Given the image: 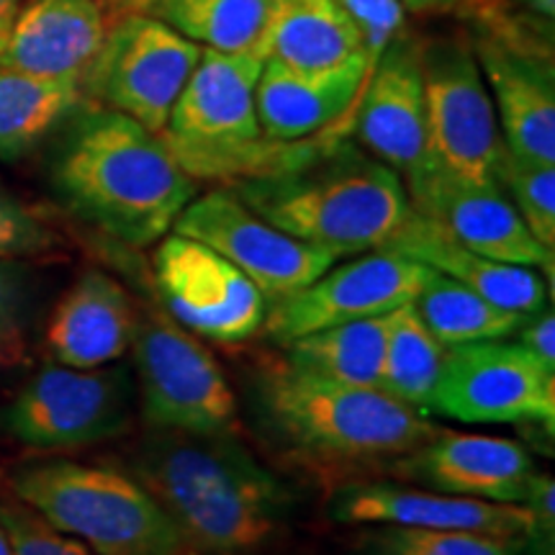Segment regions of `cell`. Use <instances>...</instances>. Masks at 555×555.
Here are the masks:
<instances>
[{
    "label": "cell",
    "instance_id": "7c38bea8",
    "mask_svg": "<svg viewBox=\"0 0 555 555\" xmlns=\"http://www.w3.org/2000/svg\"><path fill=\"white\" fill-rule=\"evenodd\" d=\"M433 416L463 425H538L553 435L555 373L515 339L448 347Z\"/></svg>",
    "mask_w": 555,
    "mask_h": 555
},
{
    "label": "cell",
    "instance_id": "44dd1931",
    "mask_svg": "<svg viewBox=\"0 0 555 555\" xmlns=\"http://www.w3.org/2000/svg\"><path fill=\"white\" fill-rule=\"evenodd\" d=\"M101 0H34L18 11L0 65L39 80L80 86L108 34Z\"/></svg>",
    "mask_w": 555,
    "mask_h": 555
},
{
    "label": "cell",
    "instance_id": "484cf974",
    "mask_svg": "<svg viewBox=\"0 0 555 555\" xmlns=\"http://www.w3.org/2000/svg\"><path fill=\"white\" fill-rule=\"evenodd\" d=\"M275 0H124V11L155 16L201 50L242 52L258 47Z\"/></svg>",
    "mask_w": 555,
    "mask_h": 555
},
{
    "label": "cell",
    "instance_id": "9c48e42d",
    "mask_svg": "<svg viewBox=\"0 0 555 555\" xmlns=\"http://www.w3.org/2000/svg\"><path fill=\"white\" fill-rule=\"evenodd\" d=\"M422 78L433 165L499 189L506 144L474 44L461 37L422 41Z\"/></svg>",
    "mask_w": 555,
    "mask_h": 555
},
{
    "label": "cell",
    "instance_id": "74e56055",
    "mask_svg": "<svg viewBox=\"0 0 555 555\" xmlns=\"http://www.w3.org/2000/svg\"><path fill=\"white\" fill-rule=\"evenodd\" d=\"M409 13L416 16H433V13H457L463 11V0H401Z\"/></svg>",
    "mask_w": 555,
    "mask_h": 555
},
{
    "label": "cell",
    "instance_id": "e0dca14e",
    "mask_svg": "<svg viewBox=\"0 0 555 555\" xmlns=\"http://www.w3.org/2000/svg\"><path fill=\"white\" fill-rule=\"evenodd\" d=\"M409 198L450 237L491 260L527 266L553 281L555 255L540 245L502 189L455 178L437 165L409 185Z\"/></svg>",
    "mask_w": 555,
    "mask_h": 555
},
{
    "label": "cell",
    "instance_id": "d6986e66",
    "mask_svg": "<svg viewBox=\"0 0 555 555\" xmlns=\"http://www.w3.org/2000/svg\"><path fill=\"white\" fill-rule=\"evenodd\" d=\"M371 69L365 52L322 69L266 60L255 88L262 134L273 142H304L319 134L350 137L352 111Z\"/></svg>",
    "mask_w": 555,
    "mask_h": 555
},
{
    "label": "cell",
    "instance_id": "ffe728a7",
    "mask_svg": "<svg viewBox=\"0 0 555 555\" xmlns=\"http://www.w3.org/2000/svg\"><path fill=\"white\" fill-rule=\"evenodd\" d=\"M470 44L506 150L530 163L555 165L553 60L517 50L483 29L474 34Z\"/></svg>",
    "mask_w": 555,
    "mask_h": 555
},
{
    "label": "cell",
    "instance_id": "f1b7e54d",
    "mask_svg": "<svg viewBox=\"0 0 555 555\" xmlns=\"http://www.w3.org/2000/svg\"><path fill=\"white\" fill-rule=\"evenodd\" d=\"M412 304L427 330L446 347L512 339L530 317L496 307L435 270Z\"/></svg>",
    "mask_w": 555,
    "mask_h": 555
},
{
    "label": "cell",
    "instance_id": "6da1fadb",
    "mask_svg": "<svg viewBox=\"0 0 555 555\" xmlns=\"http://www.w3.org/2000/svg\"><path fill=\"white\" fill-rule=\"evenodd\" d=\"M131 476L163 506L193 553L249 555L286 530L296 496L227 433L150 429Z\"/></svg>",
    "mask_w": 555,
    "mask_h": 555
},
{
    "label": "cell",
    "instance_id": "f546056e",
    "mask_svg": "<svg viewBox=\"0 0 555 555\" xmlns=\"http://www.w3.org/2000/svg\"><path fill=\"white\" fill-rule=\"evenodd\" d=\"M532 538L481 532L425 530V527L371 525L358 538V555H522Z\"/></svg>",
    "mask_w": 555,
    "mask_h": 555
},
{
    "label": "cell",
    "instance_id": "1f68e13d",
    "mask_svg": "<svg viewBox=\"0 0 555 555\" xmlns=\"http://www.w3.org/2000/svg\"><path fill=\"white\" fill-rule=\"evenodd\" d=\"M0 527L5 530L13 555H95L86 543L52 527L21 499L0 502Z\"/></svg>",
    "mask_w": 555,
    "mask_h": 555
},
{
    "label": "cell",
    "instance_id": "cb8c5ba5",
    "mask_svg": "<svg viewBox=\"0 0 555 555\" xmlns=\"http://www.w3.org/2000/svg\"><path fill=\"white\" fill-rule=\"evenodd\" d=\"M258 47L266 60L298 69L335 67L363 52L339 0H275Z\"/></svg>",
    "mask_w": 555,
    "mask_h": 555
},
{
    "label": "cell",
    "instance_id": "60d3db41",
    "mask_svg": "<svg viewBox=\"0 0 555 555\" xmlns=\"http://www.w3.org/2000/svg\"><path fill=\"white\" fill-rule=\"evenodd\" d=\"M0 555H13L11 543H9V538H5L3 527H0Z\"/></svg>",
    "mask_w": 555,
    "mask_h": 555
},
{
    "label": "cell",
    "instance_id": "83f0119b",
    "mask_svg": "<svg viewBox=\"0 0 555 555\" xmlns=\"http://www.w3.org/2000/svg\"><path fill=\"white\" fill-rule=\"evenodd\" d=\"M80 101V86L39 80L0 65V159H16L37 147Z\"/></svg>",
    "mask_w": 555,
    "mask_h": 555
},
{
    "label": "cell",
    "instance_id": "836d02e7",
    "mask_svg": "<svg viewBox=\"0 0 555 555\" xmlns=\"http://www.w3.org/2000/svg\"><path fill=\"white\" fill-rule=\"evenodd\" d=\"M57 240L21 201L0 189V258H41L50 255Z\"/></svg>",
    "mask_w": 555,
    "mask_h": 555
},
{
    "label": "cell",
    "instance_id": "e575fe53",
    "mask_svg": "<svg viewBox=\"0 0 555 555\" xmlns=\"http://www.w3.org/2000/svg\"><path fill=\"white\" fill-rule=\"evenodd\" d=\"M26 270L0 258V365H13L26 350Z\"/></svg>",
    "mask_w": 555,
    "mask_h": 555
},
{
    "label": "cell",
    "instance_id": "5bb4252c",
    "mask_svg": "<svg viewBox=\"0 0 555 555\" xmlns=\"http://www.w3.org/2000/svg\"><path fill=\"white\" fill-rule=\"evenodd\" d=\"M170 232L204 242L262 291L268 301L307 286L337 262L330 253L291 237L255 214L227 185L196 196Z\"/></svg>",
    "mask_w": 555,
    "mask_h": 555
},
{
    "label": "cell",
    "instance_id": "603a6c76",
    "mask_svg": "<svg viewBox=\"0 0 555 555\" xmlns=\"http://www.w3.org/2000/svg\"><path fill=\"white\" fill-rule=\"evenodd\" d=\"M384 249L422 262L435 273L453 278L486 301L519 314H535L545 309L551 298V288L545 286L540 270L478 255L416 208L404 229Z\"/></svg>",
    "mask_w": 555,
    "mask_h": 555
},
{
    "label": "cell",
    "instance_id": "ab89813d",
    "mask_svg": "<svg viewBox=\"0 0 555 555\" xmlns=\"http://www.w3.org/2000/svg\"><path fill=\"white\" fill-rule=\"evenodd\" d=\"M522 555H553V543H547V540L532 538L530 545H527V551Z\"/></svg>",
    "mask_w": 555,
    "mask_h": 555
},
{
    "label": "cell",
    "instance_id": "d590c367",
    "mask_svg": "<svg viewBox=\"0 0 555 555\" xmlns=\"http://www.w3.org/2000/svg\"><path fill=\"white\" fill-rule=\"evenodd\" d=\"M522 347L525 352H530L545 371L555 373V317L553 309H540L535 314L525 319L522 327L517 330V335L512 337Z\"/></svg>",
    "mask_w": 555,
    "mask_h": 555
},
{
    "label": "cell",
    "instance_id": "9a60e30c",
    "mask_svg": "<svg viewBox=\"0 0 555 555\" xmlns=\"http://www.w3.org/2000/svg\"><path fill=\"white\" fill-rule=\"evenodd\" d=\"M350 139L397 170L404 185L425 176L433 157L427 142L422 41L404 34L386 47L360 90Z\"/></svg>",
    "mask_w": 555,
    "mask_h": 555
},
{
    "label": "cell",
    "instance_id": "ac0fdd59",
    "mask_svg": "<svg viewBox=\"0 0 555 555\" xmlns=\"http://www.w3.org/2000/svg\"><path fill=\"white\" fill-rule=\"evenodd\" d=\"M330 515L339 525H397L502 538H535V519L525 504L453 496L412 483L367 481L343 486L330 499Z\"/></svg>",
    "mask_w": 555,
    "mask_h": 555
},
{
    "label": "cell",
    "instance_id": "5b68a950",
    "mask_svg": "<svg viewBox=\"0 0 555 555\" xmlns=\"http://www.w3.org/2000/svg\"><path fill=\"white\" fill-rule=\"evenodd\" d=\"M258 406L283 442L327 461L399 457L440 433L429 416L416 414L380 388L309 376L286 360L260 373Z\"/></svg>",
    "mask_w": 555,
    "mask_h": 555
},
{
    "label": "cell",
    "instance_id": "3957f363",
    "mask_svg": "<svg viewBox=\"0 0 555 555\" xmlns=\"http://www.w3.org/2000/svg\"><path fill=\"white\" fill-rule=\"evenodd\" d=\"M52 176L80 219L131 249L155 247L198 196V183L165 139L111 108L90 111L75 124Z\"/></svg>",
    "mask_w": 555,
    "mask_h": 555
},
{
    "label": "cell",
    "instance_id": "ba28073f",
    "mask_svg": "<svg viewBox=\"0 0 555 555\" xmlns=\"http://www.w3.org/2000/svg\"><path fill=\"white\" fill-rule=\"evenodd\" d=\"M137 386L129 367L44 365L5 406L13 440L34 450H80L127 433Z\"/></svg>",
    "mask_w": 555,
    "mask_h": 555
},
{
    "label": "cell",
    "instance_id": "f35d334b",
    "mask_svg": "<svg viewBox=\"0 0 555 555\" xmlns=\"http://www.w3.org/2000/svg\"><path fill=\"white\" fill-rule=\"evenodd\" d=\"M21 11V0H0V50L5 47V41L11 37L13 24Z\"/></svg>",
    "mask_w": 555,
    "mask_h": 555
},
{
    "label": "cell",
    "instance_id": "8992f818",
    "mask_svg": "<svg viewBox=\"0 0 555 555\" xmlns=\"http://www.w3.org/2000/svg\"><path fill=\"white\" fill-rule=\"evenodd\" d=\"M11 489L95 555H193L176 522L131 474L57 461L18 470Z\"/></svg>",
    "mask_w": 555,
    "mask_h": 555
},
{
    "label": "cell",
    "instance_id": "8fae6325",
    "mask_svg": "<svg viewBox=\"0 0 555 555\" xmlns=\"http://www.w3.org/2000/svg\"><path fill=\"white\" fill-rule=\"evenodd\" d=\"M150 273L163 307L198 339L240 345L262 332L268 298L204 242L168 232L155 245Z\"/></svg>",
    "mask_w": 555,
    "mask_h": 555
},
{
    "label": "cell",
    "instance_id": "4fadbf2b",
    "mask_svg": "<svg viewBox=\"0 0 555 555\" xmlns=\"http://www.w3.org/2000/svg\"><path fill=\"white\" fill-rule=\"evenodd\" d=\"M433 270L404 255L373 249L347 262H332L307 286L268 301L262 332L286 347L311 332L388 314L412 304Z\"/></svg>",
    "mask_w": 555,
    "mask_h": 555
},
{
    "label": "cell",
    "instance_id": "d4e9b609",
    "mask_svg": "<svg viewBox=\"0 0 555 555\" xmlns=\"http://www.w3.org/2000/svg\"><path fill=\"white\" fill-rule=\"evenodd\" d=\"M388 314L311 332L283 347L286 363L309 376L345 386L380 388Z\"/></svg>",
    "mask_w": 555,
    "mask_h": 555
},
{
    "label": "cell",
    "instance_id": "2e32d148",
    "mask_svg": "<svg viewBox=\"0 0 555 555\" xmlns=\"http://www.w3.org/2000/svg\"><path fill=\"white\" fill-rule=\"evenodd\" d=\"M538 474L530 450L494 435L440 429L420 448L393 457L401 483L496 504H522Z\"/></svg>",
    "mask_w": 555,
    "mask_h": 555
},
{
    "label": "cell",
    "instance_id": "30bf717a",
    "mask_svg": "<svg viewBox=\"0 0 555 555\" xmlns=\"http://www.w3.org/2000/svg\"><path fill=\"white\" fill-rule=\"evenodd\" d=\"M201 52L196 41L180 37L159 18L124 11L90 62L80 82L82 95H93L103 108L119 111L159 134Z\"/></svg>",
    "mask_w": 555,
    "mask_h": 555
},
{
    "label": "cell",
    "instance_id": "7a4b0ae2",
    "mask_svg": "<svg viewBox=\"0 0 555 555\" xmlns=\"http://www.w3.org/2000/svg\"><path fill=\"white\" fill-rule=\"evenodd\" d=\"M227 189L270 224L335 260L384 249L414 214L399 172L337 134H324L286 170Z\"/></svg>",
    "mask_w": 555,
    "mask_h": 555
},
{
    "label": "cell",
    "instance_id": "277c9868",
    "mask_svg": "<svg viewBox=\"0 0 555 555\" xmlns=\"http://www.w3.org/2000/svg\"><path fill=\"white\" fill-rule=\"evenodd\" d=\"M266 54L204 50L159 137L196 183L232 185L286 170L309 155L324 134L304 142H273L262 134L255 88Z\"/></svg>",
    "mask_w": 555,
    "mask_h": 555
},
{
    "label": "cell",
    "instance_id": "4dcf8cb0",
    "mask_svg": "<svg viewBox=\"0 0 555 555\" xmlns=\"http://www.w3.org/2000/svg\"><path fill=\"white\" fill-rule=\"evenodd\" d=\"M499 189L547 253L555 255V165H540L504 152Z\"/></svg>",
    "mask_w": 555,
    "mask_h": 555
},
{
    "label": "cell",
    "instance_id": "d6a6232c",
    "mask_svg": "<svg viewBox=\"0 0 555 555\" xmlns=\"http://www.w3.org/2000/svg\"><path fill=\"white\" fill-rule=\"evenodd\" d=\"M339 5L356 24L360 44L373 65L388 44L409 34V11L401 0H339Z\"/></svg>",
    "mask_w": 555,
    "mask_h": 555
},
{
    "label": "cell",
    "instance_id": "8d00e7d4",
    "mask_svg": "<svg viewBox=\"0 0 555 555\" xmlns=\"http://www.w3.org/2000/svg\"><path fill=\"white\" fill-rule=\"evenodd\" d=\"M555 481L553 476L538 474L532 476L530 489H527L525 506L530 509L532 519H535V538L553 543V530H555Z\"/></svg>",
    "mask_w": 555,
    "mask_h": 555
},
{
    "label": "cell",
    "instance_id": "52a82bcc",
    "mask_svg": "<svg viewBox=\"0 0 555 555\" xmlns=\"http://www.w3.org/2000/svg\"><path fill=\"white\" fill-rule=\"evenodd\" d=\"M139 294L131 350L144 425L176 433L234 429L237 399L217 360L170 317L150 281Z\"/></svg>",
    "mask_w": 555,
    "mask_h": 555
},
{
    "label": "cell",
    "instance_id": "7402d4cb",
    "mask_svg": "<svg viewBox=\"0 0 555 555\" xmlns=\"http://www.w3.org/2000/svg\"><path fill=\"white\" fill-rule=\"evenodd\" d=\"M137 327L134 294L103 270L75 278L47 324V352L67 367H101L131 350Z\"/></svg>",
    "mask_w": 555,
    "mask_h": 555
},
{
    "label": "cell",
    "instance_id": "4316f807",
    "mask_svg": "<svg viewBox=\"0 0 555 555\" xmlns=\"http://www.w3.org/2000/svg\"><path fill=\"white\" fill-rule=\"evenodd\" d=\"M446 350L448 347L416 314L414 304L388 311L380 391L414 409L416 414L433 416V399L440 386Z\"/></svg>",
    "mask_w": 555,
    "mask_h": 555
}]
</instances>
